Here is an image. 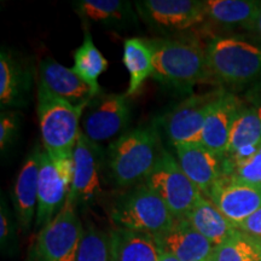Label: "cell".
Instances as JSON below:
<instances>
[{"label":"cell","instance_id":"cell-30","mask_svg":"<svg viewBox=\"0 0 261 261\" xmlns=\"http://www.w3.org/2000/svg\"><path fill=\"white\" fill-rule=\"evenodd\" d=\"M224 175L244 184L261 187V148L249 159L234 163L227 168Z\"/></svg>","mask_w":261,"mask_h":261},{"label":"cell","instance_id":"cell-9","mask_svg":"<svg viewBox=\"0 0 261 261\" xmlns=\"http://www.w3.org/2000/svg\"><path fill=\"white\" fill-rule=\"evenodd\" d=\"M130 103L127 94L99 93L85 108L81 132L100 144L125 133L130 121Z\"/></svg>","mask_w":261,"mask_h":261},{"label":"cell","instance_id":"cell-34","mask_svg":"<svg viewBox=\"0 0 261 261\" xmlns=\"http://www.w3.org/2000/svg\"><path fill=\"white\" fill-rule=\"evenodd\" d=\"M252 33H253V34H255L256 39H259V40L261 41V5H260L259 12H257L255 23H254Z\"/></svg>","mask_w":261,"mask_h":261},{"label":"cell","instance_id":"cell-27","mask_svg":"<svg viewBox=\"0 0 261 261\" xmlns=\"http://www.w3.org/2000/svg\"><path fill=\"white\" fill-rule=\"evenodd\" d=\"M211 261H261V240L237 230L214 247Z\"/></svg>","mask_w":261,"mask_h":261},{"label":"cell","instance_id":"cell-35","mask_svg":"<svg viewBox=\"0 0 261 261\" xmlns=\"http://www.w3.org/2000/svg\"><path fill=\"white\" fill-rule=\"evenodd\" d=\"M159 249H160V259H159V261H179L177 257L173 256L171 253L166 252V250L162 249V248L159 247Z\"/></svg>","mask_w":261,"mask_h":261},{"label":"cell","instance_id":"cell-7","mask_svg":"<svg viewBox=\"0 0 261 261\" xmlns=\"http://www.w3.org/2000/svg\"><path fill=\"white\" fill-rule=\"evenodd\" d=\"M71 180L73 154L52 155L44 149L39 168L35 228L41 230L61 213L69 197Z\"/></svg>","mask_w":261,"mask_h":261},{"label":"cell","instance_id":"cell-18","mask_svg":"<svg viewBox=\"0 0 261 261\" xmlns=\"http://www.w3.org/2000/svg\"><path fill=\"white\" fill-rule=\"evenodd\" d=\"M160 248L179 261H211L214 246L191 226L187 219H175L165 233L154 237Z\"/></svg>","mask_w":261,"mask_h":261},{"label":"cell","instance_id":"cell-15","mask_svg":"<svg viewBox=\"0 0 261 261\" xmlns=\"http://www.w3.org/2000/svg\"><path fill=\"white\" fill-rule=\"evenodd\" d=\"M174 151L182 172L207 197L213 185L224 175V156L215 154L201 143L177 145Z\"/></svg>","mask_w":261,"mask_h":261},{"label":"cell","instance_id":"cell-36","mask_svg":"<svg viewBox=\"0 0 261 261\" xmlns=\"http://www.w3.org/2000/svg\"><path fill=\"white\" fill-rule=\"evenodd\" d=\"M254 89H257V90H261V84H259V85H256L255 87H254Z\"/></svg>","mask_w":261,"mask_h":261},{"label":"cell","instance_id":"cell-19","mask_svg":"<svg viewBox=\"0 0 261 261\" xmlns=\"http://www.w3.org/2000/svg\"><path fill=\"white\" fill-rule=\"evenodd\" d=\"M33 81L32 70L17 55L4 46L0 51V106L2 110L27 104Z\"/></svg>","mask_w":261,"mask_h":261},{"label":"cell","instance_id":"cell-17","mask_svg":"<svg viewBox=\"0 0 261 261\" xmlns=\"http://www.w3.org/2000/svg\"><path fill=\"white\" fill-rule=\"evenodd\" d=\"M39 83L55 96L73 106H87L93 99L90 86L73 70L54 58H45L39 65Z\"/></svg>","mask_w":261,"mask_h":261},{"label":"cell","instance_id":"cell-25","mask_svg":"<svg viewBox=\"0 0 261 261\" xmlns=\"http://www.w3.org/2000/svg\"><path fill=\"white\" fill-rule=\"evenodd\" d=\"M122 61L129 74L128 97L139 93L143 85L150 76H154V61L149 40L142 38H129L123 42Z\"/></svg>","mask_w":261,"mask_h":261},{"label":"cell","instance_id":"cell-28","mask_svg":"<svg viewBox=\"0 0 261 261\" xmlns=\"http://www.w3.org/2000/svg\"><path fill=\"white\" fill-rule=\"evenodd\" d=\"M76 261H112L109 233L87 221L84 226Z\"/></svg>","mask_w":261,"mask_h":261},{"label":"cell","instance_id":"cell-5","mask_svg":"<svg viewBox=\"0 0 261 261\" xmlns=\"http://www.w3.org/2000/svg\"><path fill=\"white\" fill-rule=\"evenodd\" d=\"M86 106H73L38 83L37 112L44 149L52 155H71L81 132Z\"/></svg>","mask_w":261,"mask_h":261},{"label":"cell","instance_id":"cell-13","mask_svg":"<svg viewBox=\"0 0 261 261\" xmlns=\"http://www.w3.org/2000/svg\"><path fill=\"white\" fill-rule=\"evenodd\" d=\"M207 198L238 228L261 207V187L244 184L223 175L208 192Z\"/></svg>","mask_w":261,"mask_h":261},{"label":"cell","instance_id":"cell-32","mask_svg":"<svg viewBox=\"0 0 261 261\" xmlns=\"http://www.w3.org/2000/svg\"><path fill=\"white\" fill-rule=\"evenodd\" d=\"M238 230L261 240V207L238 226Z\"/></svg>","mask_w":261,"mask_h":261},{"label":"cell","instance_id":"cell-12","mask_svg":"<svg viewBox=\"0 0 261 261\" xmlns=\"http://www.w3.org/2000/svg\"><path fill=\"white\" fill-rule=\"evenodd\" d=\"M103 158L100 145L80 132L73 149V180L67 202L76 207L96 200L102 191Z\"/></svg>","mask_w":261,"mask_h":261},{"label":"cell","instance_id":"cell-8","mask_svg":"<svg viewBox=\"0 0 261 261\" xmlns=\"http://www.w3.org/2000/svg\"><path fill=\"white\" fill-rule=\"evenodd\" d=\"M144 182L161 196L175 219H184L204 196L182 172L177 159L165 149Z\"/></svg>","mask_w":261,"mask_h":261},{"label":"cell","instance_id":"cell-33","mask_svg":"<svg viewBox=\"0 0 261 261\" xmlns=\"http://www.w3.org/2000/svg\"><path fill=\"white\" fill-rule=\"evenodd\" d=\"M249 104L250 106H253L254 109L256 110L257 115H259L260 121H261V92H257V91L253 90L252 93H250Z\"/></svg>","mask_w":261,"mask_h":261},{"label":"cell","instance_id":"cell-3","mask_svg":"<svg viewBox=\"0 0 261 261\" xmlns=\"http://www.w3.org/2000/svg\"><path fill=\"white\" fill-rule=\"evenodd\" d=\"M208 69L226 86L261 84V41L242 35H218L205 45Z\"/></svg>","mask_w":261,"mask_h":261},{"label":"cell","instance_id":"cell-11","mask_svg":"<svg viewBox=\"0 0 261 261\" xmlns=\"http://www.w3.org/2000/svg\"><path fill=\"white\" fill-rule=\"evenodd\" d=\"M137 14L149 27L162 33H181L205 22L201 0H140Z\"/></svg>","mask_w":261,"mask_h":261},{"label":"cell","instance_id":"cell-16","mask_svg":"<svg viewBox=\"0 0 261 261\" xmlns=\"http://www.w3.org/2000/svg\"><path fill=\"white\" fill-rule=\"evenodd\" d=\"M243 102L233 93L224 91L215 100L202 129L200 143L215 154L225 156L231 129Z\"/></svg>","mask_w":261,"mask_h":261},{"label":"cell","instance_id":"cell-10","mask_svg":"<svg viewBox=\"0 0 261 261\" xmlns=\"http://www.w3.org/2000/svg\"><path fill=\"white\" fill-rule=\"evenodd\" d=\"M221 92L223 90L191 94L163 114L160 123L173 146L200 143L205 119Z\"/></svg>","mask_w":261,"mask_h":261},{"label":"cell","instance_id":"cell-14","mask_svg":"<svg viewBox=\"0 0 261 261\" xmlns=\"http://www.w3.org/2000/svg\"><path fill=\"white\" fill-rule=\"evenodd\" d=\"M44 149L35 145L25 156L12 188V205L22 233L27 234L35 224L38 207V181Z\"/></svg>","mask_w":261,"mask_h":261},{"label":"cell","instance_id":"cell-4","mask_svg":"<svg viewBox=\"0 0 261 261\" xmlns=\"http://www.w3.org/2000/svg\"><path fill=\"white\" fill-rule=\"evenodd\" d=\"M115 227L156 237L174 224L175 218L161 196L140 182L123 192L114 202L110 212Z\"/></svg>","mask_w":261,"mask_h":261},{"label":"cell","instance_id":"cell-29","mask_svg":"<svg viewBox=\"0 0 261 261\" xmlns=\"http://www.w3.org/2000/svg\"><path fill=\"white\" fill-rule=\"evenodd\" d=\"M18 221L15 212L10 210L8 201L2 195L0 201V247L3 254L14 255L17 253Z\"/></svg>","mask_w":261,"mask_h":261},{"label":"cell","instance_id":"cell-24","mask_svg":"<svg viewBox=\"0 0 261 261\" xmlns=\"http://www.w3.org/2000/svg\"><path fill=\"white\" fill-rule=\"evenodd\" d=\"M184 219L214 247L219 246L238 230L205 196L194 205Z\"/></svg>","mask_w":261,"mask_h":261},{"label":"cell","instance_id":"cell-6","mask_svg":"<svg viewBox=\"0 0 261 261\" xmlns=\"http://www.w3.org/2000/svg\"><path fill=\"white\" fill-rule=\"evenodd\" d=\"M83 232L76 207L67 202L61 213L39 230L28 261H76Z\"/></svg>","mask_w":261,"mask_h":261},{"label":"cell","instance_id":"cell-26","mask_svg":"<svg viewBox=\"0 0 261 261\" xmlns=\"http://www.w3.org/2000/svg\"><path fill=\"white\" fill-rule=\"evenodd\" d=\"M107 68L108 61L94 45L91 33L85 29L84 40L74 52L73 70L89 85L94 97L102 93L98 79L106 71Z\"/></svg>","mask_w":261,"mask_h":261},{"label":"cell","instance_id":"cell-22","mask_svg":"<svg viewBox=\"0 0 261 261\" xmlns=\"http://www.w3.org/2000/svg\"><path fill=\"white\" fill-rule=\"evenodd\" d=\"M260 5L256 0H204L205 21L226 31L252 33Z\"/></svg>","mask_w":261,"mask_h":261},{"label":"cell","instance_id":"cell-1","mask_svg":"<svg viewBox=\"0 0 261 261\" xmlns=\"http://www.w3.org/2000/svg\"><path fill=\"white\" fill-rule=\"evenodd\" d=\"M163 148L155 126L137 127L122 133L107 150L112 180L120 188L144 182L161 158Z\"/></svg>","mask_w":261,"mask_h":261},{"label":"cell","instance_id":"cell-23","mask_svg":"<svg viewBox=\"0 0 261 261\" xmlns=\"http://www.w3.org/2000/svg\"><path fill=\"white\" fill-rule=\"evenodd\" d=\"M112 261H159L160 249L148 233L115 227L109 232Z\"/></svg>","mask_w":261,"mask_h":261},{"label":"cell","instance_id":"cell-2","mask_svg":"<svg viewBox=\"0 0 261 261\" xmlns=\"http://www.w3.org/2000/svg\"><path fill=\"white\" fill-rule=\"evenodd\" d=\"M154 77L178 90H191L211 76L205 46L195 37H167L149 40Z\"/></svg>","mask_w":261,"mask_h":261},{"label":"cell","instance_id":"cell-21","mask_svg":"<svg viewBox=\"0 0 261 261\" xmlns=\"http://www.w3.org/2000/svg\"><path fill=\"white\" fill-rule=\"evenodd\" d=\"M73 8L85 23L123 29L137 22L135 3L126 0H79Z\"/></svg>","mask_w":261,"mask_h":261},{"label":"cell","instance_id":"cell-20","mask_svg":"<svg viewBox=\"0 0 261 261\" xmlns=\"http://www.w3.org/2000/svg\"><path fill=\"white\" fill-rule=\"evenodd\" d=\"M261 148V121L256 110L243 103L231 129L230 142L224 156L225 172L234 163L249 159ZM225 174V173H224Z\"/></svg>","mask_w":261,"mask_h":261},{"label":"cell","instance_id":"cell-31","mask_svg":"<svg viewBox=\"0 0 261 261\" xmlns=\"http://www.w3.org/2000/svg\"><path fill=\"white\" fill-rule=\"evenodd\" d=\"M21 129V117L15 110H2L0 113V150L4 154L17 139Z\"/></svg>","mask_w":261,"mask_h":261}]
</instances>
